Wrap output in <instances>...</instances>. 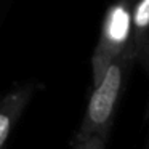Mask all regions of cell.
Masks as SVG:
<instances>
[{
  "label": "cell",
  "instance_id": "cell-6",
  "mask_svg": "<svg viewBox=\"0 0 149 149\" xmlns=\"http://www.w3.org/2000/svg\"><path fill=\"white\" fill-rule=\"evenodd\" d=\"M146 149H149V141H148V148H146Z\"/></svg>",
  "mask_w": 149,
  "mask_h": 149
},
{
  "label": "cell",
  "instance_id": "cell-3",
  "mask_svg": "<svg viewBox=\"0 0 149 149\" xmlns=\"http://www.w3.org/2000/svg\"><path fill=\"white\" fill-rule=\"evenodd\" d=\"M36 91V82H27V84L18 85L16 88L10 90L7 95L0 98V149H3L13 127L21 119Z\"/></svg>",
  "mask_w": 149,
  "mask_h": 149
},
{
  "label": "cell",
  "instance_id": "cell-1",
  "mask_svg": "<svg viewBox=\"0 0 149 149\" xmlns=\"http://www.w3.org/2000/svg\"><path fill=\"white\" fill-rule=\"evenodd\" d=\"M135 63V58L130 53H125L107 68L103 80L95 85L93 93L88 100L84 119L74 138V144L84 143L93 136H100L107 141L117 104Z\"/></svg>",
  "mask_w": 149,
  "mask_h": 149
},
{
  "label": "cell",
  "instance_id": "cell-4",
  "mask_svg": "<svg viewBox=\"0 0 149 149\" xmlns=\"http://www.w3.org/2000/svg\"><path fill=\"white\" fill-rule=\"evenodd\" d=\"M130 55L149 74V0L132 3V45Z\"/></svg>",
  "mask_w": 149,
  "mask_h": 149
},
{
  "label": "cell",
  "instance_id": "cell-2",
  "mask_svg": "<svg viewBox=\"0 0 149 149\" xmlns=\"http://www.w3.org/2000/svg\"><path fill=\"white\" fill-rule=\"evenodd\" d=\"M132 3L133 0H114L101 23V32L91 56L93 85L103 80L107 68L130 52L132 45Z\"/></svg>",
  "mask_w": 149,
  "mask_h": 149
},
{
  "label": "cell",
  "instance_id": "cell-5",
  "mask_svg": "<svg viewBox=\"0 0 149 149\" xmlns=\"http://www.w3.org/2000/svg\"><path fill=\"white\" fill-rule=\"evenodd\" d=\"M106 139L100 138V136H93L84 143L74 144V149H106Z\"/></svg>",
  "mask_w": 149,
  "mask_h": 149
}]
</instances>
